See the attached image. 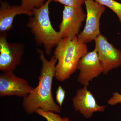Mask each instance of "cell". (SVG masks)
<instances>
[{
	"label": "cell",
	"instance_id": "1",
	"mask_svg": "<svg viewBox=\"0 0 121 121\" xmlns=\"http://www.w3.org/2000/svg\"><path fill=\"white\" fill-rule=\"evenodd\" d=\"M37 51L39 54V57L41 62L40 75L38 77L39 83L28 95L23 98V108L28 114L35 113L39 109L60 113L62 109L56 103L52 93L57 59L53 55L50 60H48L43 50L38 49Z\"/></svg>",
	"mask_w": 121,
	"mask_h": 121
},
{
	"label": "cell",
	"instance_id": "2",
	"mask_svg": "<svg viewBox=\"0 0 121 121\" xmlns=\"http://www.w3.org/2000/svg\"><path fill=\"white\" fill-rule=\"evenodd\" d=\"M88 52L86 44L79 41L77 36L72 39H60L54 52L57 60L55 78L60 82L69 78L77 70L80 59Z\"/></svg>",
	"mask_w": 121,
	"mask_h": 121
},
{
	"label": "cell",
	"instance_id": "3",
	"mask_svg": "<svg viewBox=\"0 0 121 121\" xmlns=\"http://www.w3.org/2000/svg\"><path fill=\"white\" fill-rule=\"evenodd\" d=\"M52 1L48 0L43 6L33 9V15L27 23L37 44L43 46L44 53L48 56L51 55L53 48L61 39L59 32L53 28L50 21L49 5Z\"/></svg>",
	"mask_w": 121,
	"mask_h": 121
},
{
	"label": "cell",
	"instance_id": "4",
	"mask_svg": "<svg viewBox=\"0 0 121 121\" xmlns=\"http://www.w3.org/2000/svg\"><path fill=\"white\" fill-rule=\"evenodd\" d=\"M84 4L87 12L86 24L77 37L80 42L86 44L95 41L101 35L99 21L106 8L94 0H84Z\"/></svg>",
	"mask_w": 121,
	"mask_h": 121
},
{
	"label": "cell",
	"instance_id": "5",
	"mask_svg": "<svg viewBox=\"0 0 121 121\" xmlns=\"http://www.w3.org/2000/svg\"><path fill=\"white\" fill-rule=\"evenodd\" d=\"M0 33V70L13 72L21 62L24 46L22 43H9L7 33Z\"/></svg>",
	"mask_w": 121,
	"mask_h": 121
},
{
	"label": "cell",
	"instance_id": "6",
	"mask_svg": "<svg viewBox=\"0 0 121 121\" xmlns=\"http://www.w3.org/2000/svg\"><path fill=\"white\" fill-rule=\"evenodd\" d=\"M95 49L103 68V73L107 74L111 70L121 66V50L117 49L101 34L95 40Z\"/></svg>",
	"mask_w": 121,
	"mask_h": 121
},
{
	"label": "cell",
	"instance_id": "7",
	"mask_svg": "<svg viewBox=\"0 0 121 121\" xmlns=\"http://www.w3.org/2000/svg\"><path fill=\"white\" fill-rule=\"evenodd\" d=\"M86 16L82 7L64 6L62 19L59 26L61 39L67 38L72 39L77 36Z\"/></svg>",
	"mask_w": 121,
	"mask_h": 121
},
{
	"label": "cell",
	"instance_id": "8",
	"mask_svg": "<svg viewBox=\"0 0 121 121\" xmlns=\"http://www.w3.org/2000/svg\"><path fill=\"white\" fill-rule=\"evenodd\" d=\"M34 88L27 81L17 77L13 72H3L0 74V97H26Z\"/></svg>",
	"mask_w": 121,
	"mask_h": 121
},
{
	"label": "cell",
	"instance_id": "9",
	"mask_svg": "<svg viewBox=\"0 0 121 121\" xmlns=\"http://www.w3.org/2000/svg\"><path fill=\"white\" fill-rule=\"evenodd\" d=\"M77 70L79 71L78 81L84 86H88L90 82L103 73V68L95 48L80 59Z\"/></svg>",
	"mask_w": 121,
	"mask_h": 121
},
{
	"label": "cell",
	"instance_id": "10",
	"mask_svg": "<svg viewBox=\"0 0 121 121\" xmlns=\"http://www.w3.org/2000/svg\"><path fill=\"white\" fill-rule=\"evenodd\" d=\"M88 86H84L78 89L72 99L75 111L79 112L84 118L88 119L93 117L96 112H103L106 106L98 105L95 98L87 89Z\"/></svg>",
	"mask_w": 121,
	"mask_h": 121
},
{
	"label": "cell",
	"instance_id": "11",
	"mask_svg": "<svg viewBox=\"0 0 121 121\" xmlns=\"http://www.w3.org/2000/svg\"><path fill=\"white\" fill-rule=\"evenodd\" d=\"M0 32H7L12 28L13 20L17 15L24 14L30 17L33 12L25 10L21 5H10L6 1H0Z\"/></svg>",
	"mask_w": 121,
	"mask_h": 121
},
{
	"label": "cell",
	"instance_id": "12",
	"mask_svg": "<svg viewBox=\"0 0 121 121\" xmlns=\"http://www.w3.org/2000/svg\"><path fill=\"white\" fill-rule=\"evenodd\" d=\"M99 4L110 9L115 13L121 25V3L114 0H95Z\"/></svg>",
	"mask_w": 121,
	"mask_h": 121
},
{
	"label": "cell",
	"instance_id": "13",
	"mask_svg": "<svg viewBox=\"0 0 121 121\" xmlns=\"http://www.w3.org/2000/svg\"><path fill=\"white\" fill-rule=\"evenodd\" d=\"M35 113L43 117L47 121H70L69 118L62 117L58 113L51 111H44L41 109H37Z\"/></svg>",
	"mask_w": 121,
	"mask_h": 121
},
{
	"label": "cell",
	"instance_id": "14",
	"mask_svg": "<svg viewBox=\"0 0 121 121\" xmlns=\"http://www.w3.org/2000/svg\"><path fill=\"white\" fill-rule=\"evenodd\" d=\"M46 0H21V6L25 11L32 12L33 9L39 8L44 4Z\"/></svg>",
	"mask_w": 121,
	"mask_h": 121
},
{
	"label": "cell",
	"instance_id": "15",
	"mask_svg": "<svg viewBox=\"0 0 121 121\" xmlns=\"http://www.w3.org/2000/svg\"><path fill=\"white\" fill-rule=\"evenodd\" d=\"M54 2H59L64 6L71 7H82L84 0H52Z\"/></svg>",
	"mask_w": 121,
	"mask_h": 121
},
{
	"label": "cell",
	"instance_id": "16",
	"mask_svg": "<svg viewBox=\"0 0 121 121\" xmlns=\"http://www.w3.org/2000/svg\"><path fill=\"white\" fill-rule=\"evenodd\" d=\"M65 97V91L61 86H59L56 90V98L58 105L60 107L62 106Z\"/></svg>",
	"mask_w": 121,
	"mask_h": 121
},
{
	"label": "cell",
	"instance_id": "17",
	"mask_svg": "<svg viewBox=\"0 0 121 121\" xmlns=\"http://www.w3.org/2000/svg\"><path fill=\"white\" fill-rule=\"evenodd\" d=\"M109 105L111 106H114L121 103V94L117 92H114L113 95L108 101Z\"/></svg>",
	"mask_w": 121,
	"mask_h": 121
}]
</instances>
